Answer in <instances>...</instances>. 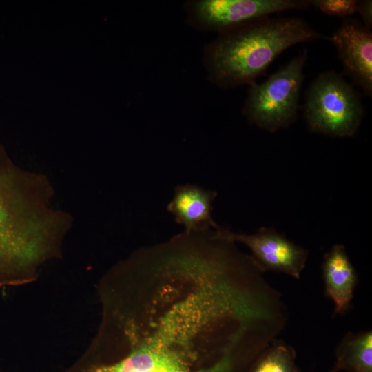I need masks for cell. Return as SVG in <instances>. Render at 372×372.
Returning <instances> with one entry per match:
<instances>
[{"label": "cell", "instance_id": "cell-1", "mask_svg": "<svg viewBox=\"0 0 372 372\" xmlns=\"http://www.w3.org/2000/svg\"><path fill=\"white\" fill-rule=\"evenodd\" d=\"M46 177L17 167L0 147V288L33 280L63 227Z\"/></svg>", "mask_w": 372, "mask_h": 372}, {"label": "cell", "instance_id": "cell-2", "mask_svg": "<svg viewBox=\"0 0 372 372\" xmlns=\"http://www.w3.org/2000/svg\"><path fill=\"white\" fill-rule=\"evenodd\" d=\"M330 39L303 19L265 17L218 34L204 50L203 64L213 84L223 89L250 85L285 50Z\"/></svg>", "mask_w": 372, "mask_h": 372}, {"label": "cell", "instance_id": "cell-3", "mask_svg": "<svg viewBox=\"0 0 372 372\" xmlns=\"http://www.w3.org/2000/svg\"><path fill=\"white\" fill-rule=\"evenodd\" d=\"M307 59L304 49L265 81L249 85L242 113L251 124L275 132L296 121Z\"/></svg>", "mask_w": 372, "mask_h": 372}, {"label": "cell", "instance_id": "cell-4", "mask_svg": "<svg viewBox=\"0 0 372 372\" xmlns=\"http://www.w3.org/2000/svg\"><path fill=\"white\" fill-rule=\"evenodd\" d=\"M303 110L311 130L339 138L354 136L364 112L359 93L335 71L322 72L310 83Z\"/></svg>", "mask_w": 372, "mask_h": 372}, {"label": "cell", "instance_id": "cell-5", "mask_svg": "<svg viewBox=\"0 0 372 372\" xmlns=\"http://www.w3.org/2000/svg\"><path fill=\"white\" fill-rule=\"evenodd\" d=\"M310 0H198L186 3L187 22L218 34L287 10H303Z\"/></svg>", "mask_w": 372, "mask_h": 372}, {"label": "cell", "instance_id": "cell-6", "mask_svg": "<svg viewBox=\"0 0 372 372\" xmlns=\"http://www.w3.org/2000/svg\"><path fill=\"white\" fill-rule=\"evenodd\" d=\"M215 231L223 240L247 247L252 261L262 273L279 272L299 279L305 267L308 251L272 228L261 227L251 234L221 227Z\"/></svg>", "mask_w": 372, "mask_h": 372}, {"label": "cell", "instance_id": "cell-7", "mask_svg": "<svg viewBox=\"0 0 372 372\" xmlns=\"http://www.w3.org/2000/svg\"><path fill=\"white\" fill-rule=\"evenodd\" d=\"M344 72L372 96V32L360 21L344 18L330 38Z\"/></svg>", "mask_w": 372, "mask_h": 372}, {"label": "cell", "instance_id": "cell-8", "mask_svg": "<svg viewBox=\"0 0 372 372\" xmlns=\"http://www.w3.org/2000/svg\"><path fill=\"white\" fill-rule=\"evenodd\" d=\"M217 196L214 190L193 184L177 186L167 209L177 223L183 225L184 231L199 233L220 227L211 217L213 203Z\"/></svg>", "mask_w": 372, "mask_h": 372}, {"label": "cell", "instance_id": "cell-9", "mask_svg": "<svg viewBox=\"0 0 372 372\" xmlns=\"http://www.w3.org/2000/svg\"><path fill=\"white\" fill-rule=\"evenodd\" d=\"M322 269L325 295L334 303V313H345L352 306L358 278L343 245H334L324 254Z\"/></svg>", "mask_w": 372, "mask_h": 372}, {"label": "cell", "instance_id": "cell-10", "mask_svg": "<svg viewBox=\"0 0 372 372\" xmlns=\"http://www.w3.org/2000/svg\"><path fill=\"white\" fill-rule=\"evenodd\" d=\"M338 371L372 372V331L347 333L335 351Z\"/></svg>", "mask_w": 372, "mask_h": 372}, {"label": "cell", "instance_id": "cell-11", "mask_svg": "<svg viewBox=\"0 0 372 372\" xmlns=\"http://www.w3.org/2000/svg\"><path fill=\"white\" fill-rule=\"evenodd\" d=\"M248 372H298L296 352L291 346L275 340L258 358Z\"/></svg>", "mask_w": 372, "mask_h": 372}, {"label": "cell", "instance_id": "cell-12", "mask_svg": "<svg viewBox=\"0 0 372 372\" xmlns=\"http://www.w3.org/2000/svg\"><path fill=\"white\" fill-rule=\"evenodd\" d=\"M310 4L329 16L347 18L356 12L357 0H310Z\"/></svg>", "mask_w": 372, "mask_h": 372}, {"label": "cell", "instance_id": "cell-13", "mask_svg": "<svg viewBox=\"0 0 372 372\" xmlns=\"http://www.w3.org/2000/svg\"><path fill=\"white\" fill-rule=\"evenodd\" d=\"M356 12H358L362 24L368 29L372 27V1L371 0L358 1Z\"/></svg>", "mask_w": 372, "mask_h": 372}, {"label": "cell", "instance_id": "cell-14", "mask_svg": "<svg viewBox=\"0 0 372 372\" xmlns=\"http://www.w3.org/2000/svg\"><path fill=\"white\" fill-rule=\"evenodd\" d=\"M330 372H338L336 369L334 367Z\"/></svg>", "mask_w": 372, "mask_h": 372}]
</instances>
